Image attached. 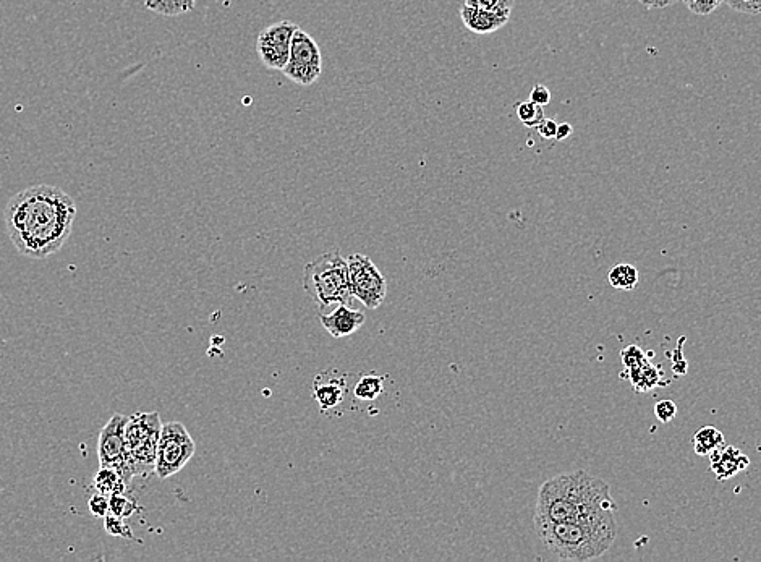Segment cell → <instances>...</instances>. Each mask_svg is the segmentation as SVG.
Masks as SVG:
<instances>
[{"label": "cell", "mask_w": 761, "mask_h": 562, "mask_svg": "<svg viewBox=\"0 0 761 562\" xmlns=\"http://www.w3.org/2000/svg\"><path fill=\"white\" fill-rule=\"evenodd\" d=\"M77 219V205L69 193L52 185H36L10 198L4 221L18 252L43 260L64 247Z\"/></svg>", "instance_id": "cell-1"}, {"label": "cell", "mask_w": 761, "mask_h": 562, "mask_svg": "<svg viewBox=\"0 0 761 562\" xmlns=\"http://www.w3.org/2000/svg\"><path fill=\"white\" fill-rule=\"evenodd\" d=\"M616 504L609 485L587 470L562 473L543 483L538 493L535 519L579 522L614 517Z\"/></svg>", "instance_id": "cell-2"}, {"label": "cell", "mask_w": 761, "mask_h": 562, "mask_svg": "<svg viewBox=\"0 0 761 562\" xmlns=\"http://www.w3.org/2000/svg\"><path fill=\"white\" fill-rule=\"evenodd\" d=\"M535 530L546 550L561 561L582 562L600 558L614 545L617 537L614 517L579 522L535 519Z\"/></svg>", "instance_id": "cell-3"}, {"label": "cell", "mask_w": 761, "mask_h": 562, "mask_svg": "<svg viewBox=\"0 0 761 562\" xmlns=\"http://www.w3.org/2000/svg\"><path fill=\"white\" fill-rule=\"evenodd\" d=\"M303 287L321 315L334 305H350L353 295L347 258L336 250L311 261L305 268Z\"/></svg>", "instance_id": "cell-4"}, {"label": "cell", "mask_w": 761, "mask_h": 562, "mask_svg": "<svg viewBox=\"0 0 761 562\" xmlns=\"http://www.w3.org/2000/svg\"><path fill=\"white\" fill-rule=\"evenodd\" d=\"M162 423L158 412H138L128 417L125 438L132 456L135 477H148L156 469Z\"/></svg>", "instance_id": "cell-5"}, {"label": "cell", "mask_w": 761, "mask_h": 562, "mask_svg": "<svg viewBox=\"0 0 761 562\" xmlns=\"http://www.w3.org/2000/svg\"><path fill=\"white\" fill-rule=\"evenodd\" d=\"M195 451V441L183 423H164L161 438H159L154 473L161 480H166L175 473L182 472L183 467L190 462Z\"/></svg>", "instance_id": "cell-6"}, {"label": "cell", "mask_w": 761, "mask_h": 562, "mask_svg": "<svg viewBox=\"0 0 761 562\" xmlns=\"http://www.w3.org/2000/svg\"><path fill=\"white\" fill-rule=\"evenodd\" d=\"M127 422L128 417L125 415L120 413L112 415L111 420L99 433L98 459L99 467L117 470L130 486L135 477V469H133L132 456L128 452L127 438H125Z\"/></svg>", "instance_id": "cell-7"}, {"label": "cell", "mask_w": 761, "mask_h": 562, "mask_svg": "<svg viewBox=\"0 0 761 562\" xmlns=\"http://www.w3.org/2000/svg\"><path fill=\"white\" fill-rule=\"evenodd\" d=\"M347 263L353 299L360 300L370 310L381 307L386 300L387 281L378 266L362 253H352Z\"/></svg>", "instance_id": "cell-8"}, {"label": "cell", "mask_w": 761, "mask_h": 562, "mask_svg": "<svg viewBox=\"0 0 761 562\" xmlns=\"http://www.w3.org/2000/svg\"><path fill=\"white\" fill-rule=\"evenodd\" d=\"M323 72V59L315 39L307 31L297 28L290 44L289 62L282 73L300 86L315 85Z\"/></svg>", "instance_id": "cell-9"}, {"label": "cell", "mask_w": 761, "mask_h": 562, "mask_svg": "<svg viewBox=\"0 0 761 562\" xmlns=\"http://www.w3.org/2000/svg\"><path fill=\"white\" fill-rule=\"evenodd\" d=\"M298 26L289 20L274 23L261 31L256 41V52L260 56L261 64L268 69L281 70L289 62L290 44Z\"/></svg>", "instance_id": "cell-10"}, {"label": "cell", "mask_w": 761, "mask_h": 562, "mask_svg": "<svg viewBox=\"0 0 761 562\" xmlns=\"http://www.w3.org/2000/svg\"><path fill=\"white\" fill-rule=\"evenodd\" d=\"M365 323V313L360 310H352L349 305H337L336 310L321 315V324L324 329L336 339L349 337L357 333Z\"/></svg>", "instance_id": "cell-11"}, {"label": "cell", "mask_w": 761, "mask_h": 562, "mask_svg": "<svg viewBox=\"0 0 761 562\" xmlns=\"http://www.w3.org/2000/svg\"><path fill=\"white\" fill-rule=\"evenodd\" d=\"M749 465L750 459L745 456L744 452L734 448V446H727L726 443L710 454V469L711 472L715 473L718 480H729V478L736 477Z\"/></svg>", "instance_id": "cell-12"}, {"label": "cell", "mask_w": 761, "mask_h": 562, "mask_svg": "<svg viewBox=\"0 0 761 562\" xmlns=\"http://www.w3.org/2000/svg\"><path fill=\"white\" fill-rule=\"evenodd\" d=\"M460 18H462L465 28L475 35H491L494 31L504 28L511 17L464 4L460 9Z\"/></svg>", "instance_id": "cell-13"}, {"label": "cell", "mask_w": 761, "mask_h": 562, "mask_svg": "<svg viewBox=\"0 0 761 562\" xmlns=\"http://www.w3.org/2000/svg\"><path fill=\"white\" fill-rule=\"evenodd\" d=\"M347 383L342 378H334L329 373L316 376L313 383V399L323 412L336 409L345 401Z\"/></svg>", "instance_id": "cell-14"}, {"label": "cell", "mask_w": 761, "mask_h": 562, "mask_svg": "<svg viewBox=\"0 0 761 562\" xmlns=\"http://www.w3.org/2000/svg\"><path fill=\"white\" fill-rule=\"evenodd\" d=\"M94 488L98 493L111 498L115 494L125 493L128 490V483L117 470L99 467V472L94 477Z\"/></svg>", "instance_id": "cell-15"}, {"label": "cell", "mask_w": 761, "mask_h": 562, "mask_svg": "<svg viewBox=\"0 0 761 562\" xmlns=\"http://www.w3.org/2000/svg\"><path fill=\"white\" fill-rule=\"evenodd\" d=\"M724 444V436L715 426H703L693 435V451L698 456H710L711 452L721 448Z\"/></svg>", "instance_id": "cell-16"}, {"label": "cell", "mask_w": 761, "mask_h": 562, "mask_svg": "<svg viewBox=\"0 0 761 562\" xmlns=\"http://www.w3.org/2000/svg\"><path fill=\"white\" fill-rule=\"evenodd\" d=\"M196 0H145V7L162 17H180L195 9Z\"/></svg>", "instance_id": "cell-17"}, {"label": "cell", "mask_w": 761, "mask_h": 562, "mask_svg": "<svg viewBox=\"0 0 761 562\" xmlns=\"http://www.w3.org/2000/svg\"><path fill=\"white\" fill-rule=\"evenodd\" d=\"M384 392V378L383 376L365 375L358 379L355 388H353V396L358 401L373 402L378 399Z\"/></svg>", "instance_id": "cell-18"}, {"label": "cell", "mask_w": 761, "mask_h": 562, "mask_svg": "<svg viewBox=\"0 0 761 562\" xmlns=\"http://www.w3.org/2000/svg\"><path fill=\"white\" fill-rule=\"evenodd\" d=\"M638 271L629 263H619L609 273V284L617 290H634L638 284Z\"/></svg>", "instance_id": "cell-19"}, {"label": "cell", "mask_w": 761, "mask_h": 562, "mask_svg": "<svg viewBox=\"0 0 761 562\" xmlns=\"http://www.w3.org/2000/svg\"><path fill=\"white\" fill-rule=\"evenodd\" d=\"M515 109H517V115H519L520 122H522L525 127L536 128L541 122H543V119H545L543 106H538V104L532 103V101L519 103Z\"/></svg>", "instance_id": "cell-20"}, {"label": "cell", "mask_w": 761, "mask_h": 562, "mask_svg": "<svg viewBox=\"0 0 761 562\" xmlns=\"http://www.w3.org/2000/svg\"><path fill=\"white\" fill-rule=\"evenodd\" d=\"M137 509V501L127 498L125 493L115 494V496L109 498V512L114 514V516L127 519V517L133 516L137 512Z\"/></svg>", "instance_id": "cell-21"}, {"label": "cell", "mask_w": 761, "mask_h": 562, "mask_svg": "<svg viewBox=\"0 0 761 562\" xmlns=\"http://www.w3.org/2000/svg\"><path fill=\"white\" fill-rule=\"evenodd\" d=\"M465 4L478 7V9L488 10V12L499 13L511 17L514 10L515 0H465Z\"/></svg>", "instance_id": "cell-22"}, {"label": "cell", "mask_w": 761, "mask_h": 562, "mask_svg": "<svg viewBox=\"0 0 761 562\" xmlns=\"http://www.w3.org/2000/svg\"><path fill=\"white\" fill-rule=\"evenodd\" d=\"M104 519H106L107 533H111L114 537L133 538L132 528L125 524V519L122 517L114 516L109 512Z\"/></svg>", "instance_id": "cell-23"}, {"label": "cell", "mask_w": 761, "mask_h": 562, "mask_svg": "<svg viewBox=\"0 0 761 562\" xmlns=\"http://www.w3.org/2000/svg\"><path fill=\"white\" fill-rule=\"evenodd\" d=\"M682 2L687 5L690 12L700 15V17H706V15L715 12L723 0H682Z\"/></svg>", "instance_id": "cell-24"}, {"label": "cell", "mask_w": 761, "mask_h": 562, "mask_svg": "<svg viewBox=\"0 0 761 562\" xmlns=\"http://www.w3.org/2000/svg\"><path fill=\"white\" fill-rule=\"evenodd\" d=\"M645 362H647V355L637 345H629L627 349L622 350V363L627 370L640 367Z\"/></svg>", "instance_id": "cell-25"}, {"label": "cell", "mask_w": 761, "mask_h": 562, "mask_svg": "<svg viewBox=\"0 0 761 562\" xmlns=\"http://www.w3.org/2000/svg\"><path fill=\"white\" fill-rule=\"evenodd\" d=\"M732 10L749 15H760L761 0H723Z\"/></svg>", "instance_id": "cell-26"}, {"label": "cell", "mask_w": 761, "mask_h": 562, "mask_svg": "<svg viewBox=\"0 0 761 562\" xmlns=\"http://www.w3.org/2000/svg\"><path fill=\"white\" fill-rule=\"evenodd\" d=\"M88 507L94 517H106L109 514V498L101 493L94 494L88 501Z\"/></svg>", "instance_id": "cell-27"}, {"label": "cell", "mask_w": 761, "mask_h": 562, "mask_svg": "<svg viewBox=\"0 0 761 562\" xmlns=\"http://www.w3.org/2000/svg\"><path fill=\"white\" fill-rule=\"evenodd\" d=\"M655 415L661 423H669L677 415V405L672 401H659L655 405Z\"/></svg>", "instance_id": "cell-28"}, {"label": "cell", "mask_w": 761, "mask_h": 562, "mask_svg": "<svg viewBox=\"0 0 761 562\" xmlns=\"http://www.w3.org/2000/svg\"><path fill=\"white\" fill-rule=\"evenodd\" d=\"M551 99H553L551 91H549L545 85H536L535 88H533L532 93H530V101L538 104V106H548V104L551 103Z\"/></svg>", "instance_id": "cell-29"}, {"label": "cell", "mask_w": 761, "mask_h": 562, "mask_svg": "<svg viewBox=\"0 0 761 562\" xmlns=\"http://www.w3.org/2000/svg\"><path fill=\"white\" fill-rule=\"evenodd\" d=\"M536 130L540 133L541 138H545V140H553V138H556L557 122L556 120L546 119L545 117L543 122L536 127Z\"/></svg>", "instance_id": "cell-30"}, {"label": "cell", "mask_w": 761, "mask_h": 562, "mask_svg": "<svg viewBox=\"0 0 761 562\" xmlns=\"http://www.w3.org/2000/svg\"><path fill=\"white\" fill-rule=\"evenodd\" d=\"M640 4L647 5L650 9H664L669 5L676 4L679 0H638Z\"/></svg>", "instance_id": "cell-31"}, {"label": "cell", "mask_w": 761, "mask_h": 562, "mask_svg": "<svg viewBox=\"0 0 761 562\" xmlns=\"http://www.w3.org/2000/svg\"><path fill=\"white\" fill-rule=\"evenodd\" d=\"M572 132H574V128H572V125L567 124V122H564V124H557L556 138H554V140H567V138L572 135Z\"/></svg>", "instance_id": "cell-32"}]
</instances>
